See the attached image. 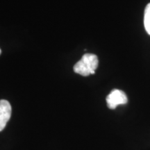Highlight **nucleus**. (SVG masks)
<instances>
[{"instance_id":"f257e3e1","label":"nucleus","mask_w":150,"mask_h":150,"mask_svg":"<svg viewBox=\"0 0 150 150\" xmlns=\"http://www.w3.org/2000/svg\"><path fill=\"white\" fill-rule=\"evenodd\" d=\"M99 65L97 56L93 54H85L74 66L75 73L83 76H89L95 73V70Z\"/></svg>"},{"instance_id":"f03ea898","label":"nucleus","mask_w":150,"mask_h":150,"mask_svg":"<svg viewBox=\"0 0 150 150\" xmlns=\"http://www.w3.org/2000/svg\"><path fill=\"white\" fill-rule=\"evenodd\" d=\"M128 102L126 94L122 91L115 89L110 92L106 97V103L108 107L110 109H115L118 105L125 104Z\"/></svg>"},{"instance_id":"7ed1b4c3","label":"nucleus","mask_w":150,"mask_h":150,"mask_svg":"<svg viewBox=\"0 0 150 150\" xmlns=\"http://www.w3.org/2000/svg\"><path fill=\"white\" fill-rule=\"evenodd\" d=\"M11 106L7 100H0V131L5 128L6 125L11 118Z\"/></svg>"},{"instance_id":"20e7f679","label":"nucleus","mask_w":150,"mask_h":150,"mask_svg":"<svg viewBox=\"0 0 150 150\" xmlns=\"http://www.w3.org/2000/svg\"><path fill=\"white\" fill-rule=\"evenodd\" d=\"M144 24L148 34L150 35V3L148 4L145 10L144 15Z\"/></svg>"},{"instance_id":"39448f33","label":"nucleus","mask_w":150,"mask_h":150,"mask_svg":"<svg viewBox=\"0 0 150 150\" xmlns=\"http://www.w3.org/2000/svg\"><path fill=\"white\" fill-rule=\"evenodd\" d=\"M1 54V50H0V54Z\"/></svg>"}]
</instances>
